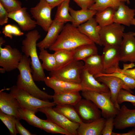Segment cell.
Wrapping results in <instances>:
<instances>
[{
    "label": "cell",
    "instance_id": "1",
    "mask_svg": "<svg viewBox=\"0 0 135 135\" xmlns=\"http://www.w3.org/2000/svg\"><path fill=\"white\" fill-rule=\"evenodd\" d=\"M94 43L80 32L77 27L72 24H67L64 26L57 40L49 49L54 52L60 50H72L82 45Z\"/></svg>",
    "mask_w": 135,
    "mask_h": 135
},
{
    "label": "cell",
    "instance_id": "2",
    "mask_svg": "<svg viewBox=\"0 0 135 135\" xmlns=\"http://www.w3.org/2000/svg\"><path fill=\"white\" fill-rule=\"evenodd\" d=\"M41 35L36 30L30 31L22 41V50L24 54L31 59V68L33 80L36 82H44L46 77L36 49L37 41Z\"/></svg>",
    "mask_w": 135,
    "mask_h": 135
},
{
    "label": "cell",
    "instance_id": "3",
    "mask_svg": "<svg viewBox=\"0 0 135 135\" xmlns=\"http://www.w3.org/2000/svg\"><path fill=\"white\" fill-rule=\"evenodd\" d=\"M31 61L30 58L27 57L24 54L23 55L18 68L20 74L18 77L16 85L37 98L49 101L52 99L53 96L42 90L35 84L30 66Z\"/></svg>",
    "mask_w": 135,
    "mask_h": 135
},
{
    "label": "cell",
    "instance_id": "4",
    "mask_svg": "<svg viewBox=\"0 0 135 135\" xmlns=\"http://www.w3.org/2000/svg\"><path fill=\"white\" fill-rule=\"evenodd\" d=\"M10 93L12 94L19 102L21 108L34 112H38L42 108L52 107L56 104L54 102L37 98L16 85L10 88Z\"/></svg>",
    "mask_w": 135,
    "mask_h": 135
},
{
    "label": "cell",
    "instance_id": "5",
    "mask_svg": "<svg viewBox=\"0 0 135 135\" xmlns=\"http://www.w3.org/2000/svg\"><path fill=\"white\" fill-rule=\"evenodd\" d=\"M82 95L84 98L93 102L101 110V115L106 119L114 118L118 110L112 102L110 92L100 93L92 91H82Z\"/></svg>",
    "mask_w": 135,
    "mask_h": 135
},
{
    "label": "cell",
    "instance_id": "6",
    "mask_svg": "<svg viewBox=\"0 0 135 135\" xmlns=\"http://www.w3.org/2000/svg\"><path fill=\"white\" fill-rule=\"evenodd\" d=\"M84 65L82 60H73L62 68L50 72L49 75L69 82L80 84Z\"/></svg>",
    "mask_w": 135,
    "mask_h": 135
},
{
    "label": "cell",
    "instance_id": "7",
    "mask_svg": "<svg viewBox=\"0 0 135 135\" xmlns=\"http://www.w3.org/2000/svg\"><path fill=\"white\" fill-rule=\"evenodd\" d=\"M0 72H10L18 68L23 55L20 51L10 45L2 48L0 45Z\"/></svg>",
    "mask_w": 135,
    "mask_h": 135
},
{
    "label": "cell",
    "instance_id": "8",
    "mask_svg": "<svg viewBox=\"0 0 135 135\" xmlns=\"http://www.w3.org/2000/svg\"><path fill=\"white\" fill-rule=\"evenodd\" d=\"M125 27L124 25L114 22L100 28L99 34L102 46H120L122 40Z\"/></svg>",
    "mask_w": 135,
    "mask_h": 135
},
{
    "label": "cell",
    "instance_id": "9",
    "mask_svg": "<svg viewBox=\"0 0 135 135\" xmlns=\"http://www.w3.org/2000/svg\"><path fill=\"white\" fill-rule=\"evenodd\" d=\"M52 8L45 0H40L34 7L30 8V12L37 24L45 32H48L53 20L51 13Z\"/></svg>",
    "mask_w": 135,
    "mask_h": 135
},
{
    "label": "cell",
    "instance_id": "10",
    "mask_svg": "<svg viewBox=\"0 0 135 135\" xmlns=\"http://www.w3.org/2000/svg\"><path fill=\"white\" fill-rule=\"evenodd\" d=\"M74 107L82 122H91L101 118L99 108L89 100L82 98Z\"/></svg>",
    "mask_w": 135,
    "mask_h": 135
},
{
    "label": "cell",
    "instance_id": "11",
    "mask_svg": "<svg viewBox=\"0 0 135 135\" xmlns=\"http://www.w3.org/2000/svg\"><path fill=\"white\" fill-rule=\"evenodd\" d=\"M39 111L44 114L48 119L54 123L69 132L71 135H77L80 124L73 122L56 111L52 107L40 108Z\"/></svg>",
    "mask_w": 135,
    "mask_h": 135
},
{
    "label": "cell",
    "instance_id": "12",
    "mask_svg": "<svg viewBox=\"0 0 135 135\" xmlns=\"http://www.w3.org/2000/svg\"><path fill=\"white\" fill-rule=\"evenodd\" d=\"M95 78L108 87L110 92L111 100L118 110L120 108L117 102V98L121 90L123 89L133 94L132 91L126 86L123 81L118 77L102 74L98 75Z\"/></svg>",
    "mask_w": 135,
    "mask_h": 135
},
{
    "label": "cell",
    "instance_id": "13",
    "mask_svg": "<svg viewBox=\"0 0 135 135\" xmlns=\"http://www.w3.org/2000/svg\"><path fill=\"white\" fill-rule=\"evenodd\" d=\"M104 73L110 74L120 68V46H104L102 55Z\"/></svg>",
    "mask_w": 135,
    "mask_h": 135
},
{
    "label": "cell",
    "instance_id": "14",
    "mask_svg": "<svg viewBox=\"0 0 135 135\" xmlns=\"http://www.w3.org/2000/svg\"><path fill=\"white\" fill-rule=\"evenodd\" d=\"M134 32H124L120 46V62H135V37Z\"/></svg>",
    "mask_w": 135,
    "mask_h": 135
},
{
    "label": "cell",
    "instance_id": "15",
    "mask_svg": "<svg viewBox=\"0 0 135 135\" xmlns=\"http://www.w3.org/2000/svg\"><path fill=\"white\" fill-rule=\"evenodd\" d=\"M80 84L82 91H90L100 93L110 92L106 85L98 81L93 75L83 69Z\"/></svg>",
    "mask_w": 135,
    "mask_h": 135
},
{
    "label": "cell",
    "instance_id": "16",
    "mask_svg": "<svg viewBox=\"0 0 135 135\" xmlns=\"http://www.w3.org/2000/svg\"><path fill=\"white\" fill-rule=\"evenodd\" d=\"M114 126L117 129L135 127V109H129L123 105L118 110L114 118Z\"/></svg>",
    "mask_w": 135,
    "mask_h": 135
},
{
    "label": "cell",
    "instance_id": "17",
    "mask_svg": "<svg viewBox=\"0 0 135 135\" xmlns=\"http://www.w3.org/2000/svg\"><path fill=\"white\" fill-rule=\"evenodd\" d=\"M44 82L47 86L54 90L55 93L82 90L80 84L69 82L54 77H46Z\"/></svg>",
    "mask_w": 135,
    "mask_h": 135
},
{
    "label": "cell",
    "instance_id": "18",
    "mask_svg": "<svg viewBox=\"0 0 135 135\" xmlns=\"http://www.w3.org/2000/svg\"><path fill=\"white\" fill-rule=\"evenodd\" d=\"M27 8L24 7L8 13V17L16 22L23 31L33 30L37 25L36 21L31 18L28 12Z\"/></svg>",
    "mask_w": 135,
    "mask_h": 135
},
{
    "label": "cell",
    "instance_id": "19",
    "mask_svg": "<svg viewBox=\"0 0 135 135\" xmlns=\"http://www.w3.org/2000/svg\"><path fill=\"white\" fill-rule=\"evenodd\" d=\"M20 108L18 101L12 94L0 91V110L6 114L14 116L20 120L18 112Z\"/></svg>",
    "mask_w": 135,
    "mask_h": 135
},
{
    "label": "cell",
    "instance_id": "20",
    "mask_svg": "<svg viewBox=\"0 0 135 135\" xmlns=\"http://www.w3.org/2000/svg\"><path fill=\"white\" fill-rule=\"evenodd\" d=\"M100 28L96 21L95 18L93 17L80 25L77 28L80 32L94 43L102 46V45L99 34Z\"/></svg>",
    "mask_w": 135,
    "mask_h": 135
},
{
    "label": "cell",
    "instance_id": "21",
    "mask_svg": "<svg viewBox=\"0 0 135 135\" xmlns=\"http://www.w3.org/2000/svg\"><path fill=\"white\" fill-rule=\"evenodd\" d=\"M64 24L54 20L44 38L37 43L40 50L49 48L57 40L64 26Z\"/></svg>",
    "mask_w": 135,
    "mask_h": 135
},
{
    "label": "cell",
    "instance_id": "22",
    "mask_svg": "<svg viewBox=\"0 0 135 135\" xmlns=\"http://www.w3.org/2000/svg\"><path fill=\"white\" fill-rule=\"evenodd\" d=\"M125 2H122L115 10L114 17V22L129 26L135 15V10L130 8Z\"/></svg>",
    "mask_w": 135,
    "mask_h": 135
},
{
    "label": "cell",
    "instance_id": "23",
    "mask_svg": "<svg viewBox=\"0 0 135 135\" xmlns=\"http://www.w3.org/2000/svg\"><path fill=\"white\" fill-rule=\"evenodd\" d=\"M106 119H100L89 123L82 122L77 130V135H101Z\"/></svg>",
    "mask_w": 135,
    "mask_h": 135
},
{
    "label": "cell",
    "instance_id": "24",
    "mask_svg": "<svg viewBox=\"0 0 135 135\" xmlns=\"http://www.w3.org/2000/svg\"><path fill=\"white\" fill-rule=\"evenodd\" d=\"M84 69L87 70L95 78L98 75L104 73L102 55L98 54L91 56L85 59Z\"/></svg>",
    "mask_w": 135,
    "mask_h": 135
},
{
    "label": "cell",
    "instance_id": "25",
    "mask_svg": "<svg viewBox=\"0 0 135 135\" xmlns=\"http://www.w3.org/2000/svg\"><path fill=\"white\" fill-rule=\"evenodd\" d=\"M54 102L56 105L68 104L75 106L82 99L79 91L54 93Z\"/></svg>",
    "mask_w": 135,
    "mask_h": 135
},
{
    "label": "cell",
    "instance_id": "26",
    "mask_svg": "<svg viewBox=\"0 0 135 135\" xmlns=\"http://www.w3.org/2000/svg\"><path fill=\"white\" fill-rule=\"evenodd\" d=\"M69 11L72 19V24L77 28L93 17L97 12L89 9L75 10L70 7L69 8Z\"/></svg>",
    "mask_w": 135,
    "mask_h": 135
},
{
    "label": "cell",
    "instance_id": "27",
    "mask_svg": "<svg viewBox=\"0 0 135 135\" xmlns=\"http://www.w3.org/2000/svg\"><path fill=\"white\" fill-rule=\"evenodd\" d=\"M73 60L83 61L87 58L98 54V48L94 43L79 46L72 50Z\"/></svg>",
    "mask_w": 135,
    "mask_h": 135
},
{
    "label": "cell",
    "instance_id": "28",
    "mask_svg": "<svg viewBox=\"0 0 135 135\" xmlns=\"http://www.w3.org/2000/svg\"><path fill=\"white\" fill-rule=\"evenodd\" d=\"M53 108L55 111L73 122L79 124L82 122L73 105L68 104L56 105Z\"/></svg>",
    "mask_w": 135,
    "mask_h": 135
},
{
    "label": "cell",
    "instance_id": "29",
    "mask_svg": "<svg viewBox=\"0 0 135 135\" xmlns=\"http://www.w3.org/2000/svg\"><path fill=\"white\" fill-rule=\"evenodd\" d=\"M115 10L112 8L108 7L102 10L97 12L94 18L98 25L102 27L113 23Z\"/></svg>",
    "mask_w": 135,
    "mask_h": 135
},
{
    "label": "cell",
    "instance_id": "30",
    "mask_svg": "<svg viewBox=\"0 0 135 135\" xmlns=\"http://www.w3.org/2000/svg\"><path fill=\"white\" fill-rule=\"evenodd\" d=\"M35 113L32 110L20 108L18 110V114L20 120H24L29 124L42 130V119L37 117Z\"/></svg>",
    "mask_w": 135,
    "mask_h": 135
},
{
    "label": "cell",
    "instance_id": "31",
    "mask_svg": "<svg viewBox=\"0 0 135 135\" xmlns=\"http://www.w3.org/2000/svg\"><path fill=\"white\" fill-rule=\"evenodd\" d=\"M40 50L38 56L39 59L42 61V66L43 69L50 72L56 70L57 64L54 53H49L45 49Z\"/></svg>",
    "mask_w": 135,
    "mask_h": 135
},
{
    "label": "cell",
    "instance_id": "32",
    "mask_svg": "<svg viewBox=\"0 0 135 135\" xmlns=\"http://www.w3.org/2000/svg\"><path fill=\"white\" fill-rule=\"evenodd\" d=\"M70 0H65L58 6L54 20L64 24L68 22H72V19L69 11Z\"/></svg>",
    "mask_w": 135,
    "mask_h": 135
},
{
    "label": "cell",
    "instance_id": "33",
    "mask_svg": "<svg viewBox=\"0 0 135 135\" xmlns=\"http://www.w3.org/2000/svg\"><path fill=\"white\" fill-rule=\"evenodd\" d=\"M130 4L129 0H94V4L89 8L97 12L111 7L116 10L122 2Z\"/></svg>",
    "mask_w": 135,
    "mask_h": 135
},
{
    "label": "cell",
    "instance_id": "34",
    "mask_svg": "<svg viewBox=\"0 0 135 135\" xmlns=\"http://www.w3.org/2000/svg\"><path fill=\"white\" fill-rule=\"evenodd\" d=\"M54 54L57 64L56 70L62 68L74 60L72 50H60L54 52Z\"/></svg>",
    "mask_w": 135,
    "mask_h": 135
},
{
    "label": "cell",
    "instance_id": "35",
    "mask_svg": "<svg viewBox=\"0 0 135 135\" xmlns=\"http://www.w3.org/2000/svg\"><path fill=\"white\" fill-rule=\"evenodd\" d=\"M42 130L47 132L53 134L71 135L66 130L48 119L42 120Z\"/></svg>",
    "mask_w": 135,
    "mask_h": 135
},
{
    "label": "cell",
    "instance_id": "36",
    "mask_svg": "<svg viewBox=\"0 0 135 135\" xmlns=\"http://www.w3.org/2000/svg\"><path fill=\"white\" fill-rule=\"evenodd\" d=\"M16 118L14 116L4 113L0 110V119L12 135H16L18 134L16 127Z\"/></svg>",
    "mask_w": 135,
    "mask_h": 135
},
{
    "label": "cell",
    "instance_id": "37",
    "mask_svg": "<svg viewBox=\"0 0 135 135\" xmlns=\"http://www.w3.org/2000/svg\"><path fill=\"white\" fill-rule=\"evenodd\" d=\"M2 32L5 37H8L12 39L13 36H21L23 35L24 33L22 32L19 28L16 26L7 24L2 28Z\"/></svg>",
    "mask_w": 135,
    "mask_h": 135
},
{
    "label": "cell",
    "instance_id": "38",
    "mask_svg": "<svg viewBox=\"0 0 135 135\" xmlns=\"http://www.w3.org/2000/svg\"><path fill=\"white\" fill-rule=\"evenodd\" d=\"M104 74L107 75L116 76L120 78L123 81L128 88L130 90L135 88V79L123 73L117 72L110 74Z\"/></svg>",
    "mask_w": 135,
    "mask_h": 135
},
{
    "label": "cell",
    "instance_id": "39",
    "mask_svg": "<svg viewBox=\"0 0 135 135\" xmlns=\"http://www.w3.org/2000/svg\"><path fill=\"white\" fill-rule=\"evenodd\" d=\"M124 102H130L135 106V95L126 90L122 89L118 94L117 102L120 104Z\"/></svg>",
    "mask_w": 135,
    "mask_h": 135
},
{
    "label": "cell",
    "instance_id": "40",
    "mask_svg": "<svg viewBox=\"0 0 135 135\" xmlns=\"http://www.w3.org/2000/svg\"><path fill=\"white\" fill-rule=\"evenodd\" d=\"M0 3L8 13L16 11L22 8V3L18 0H0Z\"/></svg>",
    "mask_w": 135,
    "mask_h": 135
},
{
    "label": "cell",
    "instance_id": "41",
    "mask_svg": "<svg viewBox=\"0 0 135 135\" xmlns=\"http://www.w3.org/2000/svg\"><path fill=\"white\" fill-rule=\"evenodd\" d=\"M114 118H110L106 119L104 126L102 132V135H112L114 126Z\"/></svg>",
    "mask_w": 135,
    "mask_h": 135
},
{
    "label": "cell",
    "instance_id": "42",
    "mask_svg": "<svg viewBox=\"0 0 135 135\" xmlns=\"http://www.w3.org/2000/svg\"><path fill=\"white\" fill-rule=\"evenodd\" d=\"M8 12L0 3V25L2 26L8 22Z\"/></svg>",
    "mask_w": 135,
    "mask_h": 135
},
{
    "label": "cell",
    "instance_id": "43",
    "mask_svg": "<svg viewBox=\"0 0 135 135\" xmlns=\"http://www.w3.org/2000/svg\"><path fill=\"white\" fill-rule=\"evenodd\" d=\"M81 8L86 10L89 9L94 3V0H73Z\"/></svg>",
    "mask_w": 135,
    "mask_h": 135
},
{
    "label": "cell",
    "instance_id": "44",
    "mask_svg": "<svg viewBox=\"0 0 135 135\" xmlns=\"http://www.w3.org/2000/svg\"><path fill=\"white\" fill-rule=\"evenodd\" d=\"M19 120L17 118L16 119V127L18 134L21 135H34L31 133L26 129L20 123Z\"/></svg>",
    "mask_w": 135,
    "mask_h": 135
},
{
    "label": "cell",
    "instance_id": "45",
    "mask_svg": "<svg viewBox=\"0 0 135 135\" xmlns=\"http://www.w3.org/2000/svg\"><path fill=\"white\" fill-rule=\"evenodd\" d=\"M117 72L123 73L135 79V68L125 70L120 69V68H118L115 69L113 72Z\"/></svg>",
    "mask_w": 135,
    "mask_h": 135
},
{
    "label": "cell",
    "instance_id": "46",
    "mask_svg": "<svg viewBox=\"0 0 135 135\" xmlns=\"http://www.w3.org/2000/svg\"><path fill=\"white\" fill-rule=\"evenodd\" d=\"M52 9L58 6L67 0H45Z\"/></svg>",
    "mask_w": 135,
    "mask_h": 135
},
{
    "label": "cell",
    "instance_id": "47",
    "mask_svg": "<svg viewBox=\"0 0 135 135\" xmlns=\"http://www.w3.org/2000/svg\"><path fill=\"white\" fill-rule=\"evenodd\" d=\"M135 67V64L132 62L129 64H123V68L122 69L124 70H128L133 68Z\"/></svg>",
    "mask_w": 135,
    "mask_h": 135
},
{
    "label": "cell",
    "instance_id": "48",
    "mask_svg": "<svg viewBox=\"0 0 135 135\" xmlns=\"http://www.w3.org/2000/svg\"><path fill=\"white\" fill-rule=\"evenodd\" d=\"M5 41L4 39L2 37L0 38V45L2 46V44L4 43Z\"/></svg>",
    "mask_w": 135,
    "mask_h": 135
},
{
    "label": "cell",
    "instance_id": "49",
    "mask_svg": "<svg viewBox=\"0 0 135 135\" xmlns=\"http://www.w3.org/2000/svg\"><path fill=\"white\" fill-rule=\"evenodd\" d=\"M131 25H134L135 26V18H134L133 19L132 21Z\"/></svg>",
    "mask_w": 135,
    "mask_h": 135
},
{
    "label": "cell",
    "instance_id": "50",
    "mask_svg": "<svg viewBox=\"0 0 135 135\" xmlns=\"http://www.w3.org/2000/svg\"><path fill=\"white\" fill-rule=\"evenodd\" d=\"M133 34H134V36L135 37V32H133Z\"/></svg>",
    "mask_w": 135,
    "mask_h": 135
},
{
    "label": "cell",
    "instance_id": "51",
    "mask_svg": "<svg viewBox=\"0 0 135 135\" xmlns=\"http://www.w3.org/2000/svg\"><path fill=\"white\" fill-rule=\"evenodd\" d=\"M25 0L26 1H28V0Z\"/></svg>",
    "mask_w": 135,
    "mask_h": 135
},
{
    "label": "cell",
    "instance_id": "52",
    "mask_svg": "<svg viewBox=\"0 0 135 135\" xmlns=\"http://www.w3.org/2000/svg\"><path fill=\"white\" fill-rule=\"evenodd\" d=\"M134 128H135V127H134Z\"/></svg>",
    "mask_w": 135,
    "mask_h": 135
},
{
    "label": "cell",
    "instance_id": "53",
    "mask_svg": "<svg viewBox=\"0 0 135 135\" xmlns=\"http://www.w3.org/2000/svg\"></svg>",
    "mask_w": 135,
    "mask_h": 135
}]
</instances>
